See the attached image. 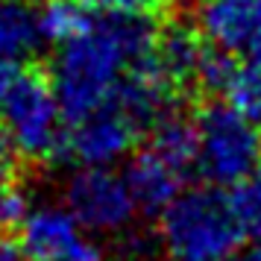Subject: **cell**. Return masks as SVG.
<instances>
[{
  "mask_svg": "<svg viewBox=\"0 0 261 261\" xmlns=\"http://www.w3.org/2000/svg\"><path fill=\"white\" fill-rule=\"evenodd\" d=\"M208 50V41L202 38L200 27L185 24V21H170L167 27L155 30V47L153 56L159 62V68L165 71L170 83L185 85L197 80L200 62Z\"/></svg>",
  "mask_w": 261,
  "mask_h": 261,
  "instance_id": "obj_10",
  "label": "cell"
},
{
  "mask_svg": "<svg viewBox=\"0 0 261 261\" xmlns=\"http://www.w3.org/2000/svg\"><path fill=\"white\" fill-rule=\"evenodd\" d=\"M244 238L232 197L217 185L182 188L159 212V249L165 261H226Z\"/></svg>",
  "mask_w": 261,
  "mask_h": 261,
  "instance_id": "obj_2",
  "label": "cell"
},
{
  "mask_svg": "<svg viewBox=\"0 0 261 261\" xmlns=\"http://www.w3.org/2000/svg\"><path fill=\"white\" fill-rule=\"evenodd\" d=\"M36 12L44 44H65L68 38L83 33L85 24L91 21L83 0H41L36 3Z\"/></svg>",
  "mask_w": 261,
  "mask_h": 261,
  "instance_id": "obj_12",
  "label": "cell"
},
{
  "mask_svg": "<svg viewBox=\"0 0 261 261\" xmlns=\"http://www.w3.org/2000/svg\"><path fill=\"white\" fill-rule=\"evenodd\" d=\"M0 261H24V249L9 238H0Z\"/></svg>",
  "mask_w": 261,
  "mask_h": 261,
  "instance_id": "obj_18",
  "label": "cell"
},
{
  "mask_svg": "<svg viewBox=\"0 0 261 261\" xmlns=\"http://www.w3.org/2000/svg\"><path fill=\"white\" fill-rule=\"evenodd\" d=\"M188 173H191L188 165H182V162L170 159L167 153L147 144L144 150H138L129 159V165L123 170V179H126L132 197H135L138 212L159 214L185 188Z\"/></svg>",
  "mask_w": 261,
  "mask_h": 261,
  "instance_id": "obj_9",
  "label": "cell"
},
{
  "mask_svg": "<svg viewBox=\"0 0 261 261\" xmlns=\"http://www.w3.org/2000/svg\"><path fill=\"white\" fill-rule=\"evenodd\" d=\"M202 38L235 59L261 56V0H202Z\"/></svg>",
  "mask_w": 261,
  "mask_h": 261,
  "instance_id": "obj_8",
  "label": "cell"
},
{
  "mask_svg": "<svg viewBox=\"0 0 261 261\" xmlns=\"http://www.w3.org/2000/svg\"><path fill=\"white\" fill-rule=\"evenodd\" d=\"M21 249L33 261H100V249L65 202L30 205L21 220Z\"/></svg>",
  "mask_w": 261,
  "mask_h": 261,
  "instance_id": "obj_7",
  "label": "cell"
},
{
  "mask_svg": "<svg viewBox=\"0 0 261 261\" xmlns=\"http://www.w3.org/2000/svg\"><path fill=\"white\" fill-rule=\"evenodd\" d=\"M83 3L100 15H150L162 6V0H83Z\"/></svg>",
  "mask_w": 261,
  "mask_h": 261,
  "instance_id": "obj_16",
  "label": "cell"
},
{
  "mask_svg": "<svg viewBox=\"0 0 261 261\" xmlns=\"http://www.w3.org/2000/svg\"><path fill=\"white\" fill-rule=\"evenodd\" d=\"M65 208L85 232L118 235L138 214L123 173L112 165H80L65 182Z\"/></svg>",
  "mask_w": 261,
  "mask_h": 261,
  "instance_id": "obj_6",
  "label": "cell"
},
{
  "mask_svg": "<svg viewBox=\"0 0 261 261\" xmlns=\"http://www.w3.org/2000/svg\"><path fill=\"white\" fill-rule=\"evenodd\" d=\"M229 106L241 109L249 118L261 115V56H244L232 68V76L223 88Z\"/></svg>",
  "mask_w": 261,
  "mask_h": 261,
  "instance_id": "obj_13",
  "label": "cell"
},
{
  "mask_svg": "<svg viewBox=\"0 0 261 261\" xmlns=\"http://www.w3.org/2000/svg\"><path fill=\"white\" fill-rule=\"evenodd\" d=\"M155 47V27L147 15H100L83 33L59 44L50 85L68 120L103 106L123 76Z\"/></svg>",
  "mask_w": 261,
  "mask_h": 261,
  "instance_id": "obj_1",
  "label": "cell"
},
{
  "mask_svg": "<svg viewBox=\"0 0 261 261\" xmlns=\"http://www.w3.org/2000/svg\"><path fill=\"white\" fill-rule=\"evenodd\" d=\"M30 197L27 191L15 182V176L0 179V232H12L21 226V220L30 212Z\"/></svg>",
  "mask_w": 261,
  "mask_h": 261,
  "instance_id": "obj_15",
  "label": "cell"
},
{
  "mask_svg": "<svg viewBox=\"0 0 261 261\" xmlns=\"http://www.w3.org/2000/svg\"><path fill=\"white\" fill-rule=\"evenodd\" d=\"M226 261H261V241H252V244H247V247L241 244Z\"/></svg>",
  "mask_w": 261,
  "mask_h": 261,
  "instance_id": "obj_17",
  "label": "cell"
},
{
  "mask_svg": "<svg viewBox=\"0 0 261 261\" xmlns=\"http://www.w3.org/2000/svg\"><path fill=\"white\" fill-rule=\"evenodd\" d=\"M62 129L56 159L71 165H118L135 150L144 123L118 100H106L103 106L68 120Z\"/></svg>",
  "mask_w": 261,
  "mask_h": 261,
  "instance_id": "obj_5",
  "label": "cell"
},
{
  "mask_svg": "<svg viewBox=\"0 0 261 261\" xmlns=\"http://www.w3.org/2000/svg\"><path fill=\"white\" fill-rule=\"evenodd\" d=\"M197 159L208 185L235 188L241 179L261 162V132L249 115L229 103H214L202 109L197 120Z\"/></svg>",
  "mask_w": 261,
  "mask_h": 261,
  "instance_id": "obj_4",
  "label": "cell"
},
{
  "mask_svg": "<svg viewBox=\"0 0 261 261\" xmlns=\"http://www.w3.org/2000/svg\"><path fill=\"white\" fill-rule=\"evenodd\" d=\"M44 47L33 0H0V59L27 62Z\"/></svg>",
  "mask_w": 261,
  "mask_h": 261,
  "instance_id": "obj_11",
  "label": "cell"
},
{
  "mask_svg": "<svg viewBox=\"0 0 261 261\" xmlns=\"http://www.w3.org/2000/svg\"><path fill=\"white\" fill-rule=\"evenodd\" d=\"M62 118L50 80L24 65L0 88V135L12 155L30 162L53 159L65 129Z\"/></svg>",
  "mask_w": 261,
  "mask_h": 261,
  "instance_id": "obj_3",
  "label": "cell"
},
{
  "mask_svg": "<svg viewBox=\"0 0 261 261\" xmlns=\"http://www.w3.org/2000/svg\"><path fill=\"white\" fill-rule=\"evenodd\" d=\"M258 118H261V115H258Z\"/></svg>",
  "mask_w": 261,
  "mask_h": 261,
  "instance_id": "obj_19",
  "label": "cell"
},
{
  "mask_svg": "<svg viewBox=\"0 0 261 261\" xmlns=\"http://www.w3.org/2000/svg\"><path fill=\"white\" fill-rule=\"evenodd\" d=\"M232 202H235L244 232L252 235V241H261V162L249 170L247 179H241L235 185Z\"/></svg>",
  "mask_w": 261,
  "mask_h": 261,
  "instance_id": "obj_14",
  "label": "cell"
}]
</instances>
